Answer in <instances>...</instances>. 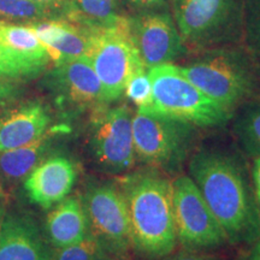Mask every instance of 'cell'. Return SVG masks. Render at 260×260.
Wrapping results in <instances>:
<instances>
[{
    "instance_id": "4dcf8cb0",
    "label": "cell",
    "mask_w": 260,
    "mask_h": 260,
    "mask_svg": "<svg viewBox=\"0 0 260 260\" xmlns=\"http://www.w3.org/2000/svg\"><path fill=\"white\" fill-rule=\"evenodd\" d=\"M240 260H260V239L251 243L248 251L242 255Z\"/></svg>"
},
{
    "instance_id": "7a4b0ae2",
    "label": "cell",
    "mask_w": 260,
    "mask_h": 260,
    "mask_svg": "<svg viewBox=\"0 0 260 260\" xmlns=\"http://www.w3.org/2000/svg\"><path fill=\"white\" fill-rule=\"evenodd\" d=\"M121 189L128 209L133 252L148 260L171 254L177 245L171 182L151 170L128 177Z\"/></svg>"
},
{
    "instance_id": "8fae6325",
    "label": "cell",
    "mask_w": 260,
    "mask_h": 260,
    "mask_svg": "<svg viewBox=\"0 0 260 260\" xmlns=\"http://www.w3.org/2000/svg\"><path fill=\"white\" fill-rule=\"evenodd\" d=\"M133 40L146 69L172 63L186 54L174 17L165 9L129 17Z\"/></svg>"
},
{
    "instance_id": "4fadbf2b",
    "label": "cell",
    "mask_w": 260,
    "mask_h": 260,
    "mask_svg": "<svg viewBox=\"0 0 260 260\" xmlns=\"http://www.w3.org/2000/svg\"><path fill=\"white\" fill-rule=\"evenodd\" d=\"M54 65L88 56L94 29L67 18L28 23Z\"/></svg>"
},
{
    "instance_id": "f1b7e54d",
    "label": "cell",
    "mask_w": 260,
    "mask_h": 260,
    "mask_svg": "<svg viewBox=\"0 0 260 260\" xmlns=\"http://www.w3.org/2000/svg\"><path fill=\"white\" fill-rule=\"evenodd\" d=\"M252 183H253V189H254V194H255L256 207H258V212L260 217V157L255 158L254 161H253Z\"/></svg>"
},
{
    "instance_id": "484cf974",
    "label": "cell",
    "mask_w": 260,
    "mask_h": 260,
    "mask_svg": "<svg viewBox=\"0 0 260 260\" xmlns=\"http://www.w3.org/2000/svg\"><path fill=\"white\" fill-rule=\"evenodd\" d=\"M102 251V245L89 233L82 241L57 249L53 260H93Z\"/></svg>"
},
{
    "instance_id": "d6a6232c",
    "label": "cell",
    "mask_w": 260,
    "mask_h": 260,
    "mask_svg": "<svg viewBox=\"0 0 260 260\" xmlns=\"http://www.w3.org/2000/svg\"><path fill=\"white\" fill-rule=\"evenodd\" d=\"M6 217V207L4 201L0 199V232H2L3 223H4V219Z\"/></svg>"
},
{
    "instance_id": "83f0119b",
    "label": "cell",
    "mask_w": 260,
    "mask_h": 260,
    "mask_svg": "<svg viewBox=\"0 0 260 260\" xmlns=\"http://www.w3.org/2000/svg\"><path fill=\"white\" fill-rule=\"evenodd\" d=\"M161 260H223L219 256L209 254L204 251H190V249H183L176 254H169L164 256Z\"/></svg>"
},
{
    "instance_id": "9c48e42d",
    "label": "cell",
    "mask_w": 260,
    "mask_h": 260,
    "mask_svg": "<svg viewBox=\"0 0 260 260\" xmlns=\"http://www.w3.org/2000/svg\"><path fill=\"white\" fill-rule=\"evenodd\" d=\"M171 191L177 242L184 249L207 251L228 242L223 229L190 176L182 175L172 180Z\"/></svg>"
},
{
    "instance_id": "7c38bea8",
    "label": "cell",
    "mask_w": 260,
    "mask_h": 260,
    "mask_svg": "<svg viewBox=\"0 0 260 260\" xmlns=\"http://www.w3.org/2000/svg\"><path fill=\"white\" fill-rule=\"evenodd\" d=\"M48 83L57 99L70 109L95 110L105 105L102 83L87 57L54 65Z\"/></svg>"
},
{
    "instance_id": "7402d4cb",
    "label": "cell",
    "mask_w": 260,
    "mask_h": 260,
    "mask_svg": "<svg viewBox=\"0 0 260 260\" xmlns=\"http://www.w3.org/2000/svg\"><path fill=\"white\" fill-rule=\"evenodd\" d=\"M67 8L54 6L32 0H0V17L10 21L39 22L65 18Z\"/></svg>"
},
{
    "instance_id": "6da1fadb",
    "label": "cell",
    "mask_w": 260,
    "mask_h": 260,
    "mask_svg": "<svg viewBox=\"0 0 260 260\" xmlns=\"http://www.w3.org/2000/svg\"><path fill=\"white\" fill-rule=\"evenodd\" d=\"M188 169L228 242L252 243L260 239L252 178L236 155L222 149H200L191 155Z\"/></svg>"
},
{
    "instance_id": "52a82bcc",
    "label": "cell",
    "mask_w": 260,
    "mask_h": 260,
    "mask_svg": "<svg viewBox=\"0 0 260 260\" xmlns=\"http://www.w3.org/2000/svg\"><path fill=\"white\" fill-rule=\"evenodd\" d=\"M87 58L102 83L105 105L118 102L132 75L146 69L133 40L129 17L111 27L94 29Z\"/></svg>"
},
{
    "instance_id": "44dd1931",
    "label": "cell",
    "mask_w": 260,
    "mask_h": 260,
    "mask_svg": "<svg viewBox=\"0 0 260 260\" xmlns=\"http://www.w3.org/2000/svg\"><path fill=\"white\" fill-rule=\"evenodd\" d=\"M233 132L248 157H260V93L236 110Z\"/></svg>"
},
{
    "instance_id": "d4e9b609",
    "label": "cell",
    "mask_w": 260,
    "mask_h": 260,
    "mask_svg": "<svg viewBox=\"0 0 260 260\" xmlns=\"http://www.w3.org/2000/svg\"><path fill=\"white\" fill-rule=\"evenodd\" d=\"M125 96L134 103L138 109L147 106L152 99V83L147 69L138 70L132 75L124 89Z\"/></svg>"
},
{
    "instance_id": "2e32d148",
    "label": "cell",
    "mask_w": 260,
    "mask_h": 260,
    "mask_svg": "<svg viewBox=\"0 0 260 260\" xmlns=\"http://www.w3.org/2000/svg\"><path fill=\"white\" fill-rule=\"evenodd\" d=\"M51 117L39 102L19 105L0 116V152L29 145L47 133Z\"/></svg>"
},
{
    "instance_id": "5bb4252c",
    "label": "cell",
    "mask_w": 260,
    "mask_h": 260,
    "mask_svg": "<svg viewBox=\"0 0 260 260\" xmlns=\"http://www.w3.org/2000/svg\"><path fill=\"white\" fill-rule=\"evenodd\" d=\"M76 181V169L69 158H48L30 171L24 188L31 201L42 209H50L64 200Z\"/></svg>"
},
{
    "instance_id": "9a60e30c",
    "label": "cell",
    "mask_w": 260,
    "mask_h": 260,
    "mask_svg": "<svg viewBox=\"0 0 260 260\" xmlns=\"http://www.w3.org/2000/svg\"><path fill=\"white\" fill-rule=\"evenodd\" d=\"M0 260H53V253L30 217L11 213L0 232Z\"/></svg>"
},
{
    "instance_id": "f546056e",
    "label": "cell",
    "mask_w": 260,
    "mask_h": 260,
    "mask_svg": "<svg viewBox=\"0 0 260 260\" xmlns=\"http://www.w3.org/2000/svg\"><path fill=\"white\" fill-rule=\"evenodd\" d=\"M17 87L9 81H0V104L9 102L10 99L16 96Z\"/></svg>"
},
{
    "instance_id": "e0dca14e",
    "label": "cell",
    "mask_w": 260,
    "mask_h": 260,
    "mask_svg": "<svg viewBox=\"0 0 260 260\" xmlns=\"http://www.w3.org/2000/svg\"><path fill=\"white\" fill-rule=\"evenodd\" d=\"M46 230L50 245L56 249L82 241L89 234L82 200L70 197L58 203L48 213Z\"/></svg>"
},
{
    "instance_id": "ba28073f",
    "label": "cell",
    "mask_w": 260,
    "mask_h": 260,
    "mask_svg": "<svg viewBox=\"0 0 260 260\" xmlns=\"http://www.w3.org/2000/svg\"><path fill=\"white\" fill-rule=\"evenodd\" d=\"M81 200L89 233L99 241L104 252L116 260H129L133 246L128 209L122 189L111 183L92 184Z\"/></svg>"
},
{
    "instance_id": "3957f363",
    "label": "cell",
    "mask_w": 260,
    "mask_h": 260,
    "mask_svg": "<svg viewBox=\"0 0 260 260\" xmlns=\"http://www.w3.org/2000/svg\"><path fill=\"white\" fill-rule=\"evenodd\" d=\"M178 68L205 95L233 115L260 93V64L246 48H209Z\"/></svg>"
},
{
    "instance_id": "30bf717a",
    "label": "cell",
    "mask_w": 260,
    "mask_h": 260,
    "mask_svg": "<svg viewBox=\"0 0 260 260\" xmlns=\"http://www.w3.org/2000/svg\"><path fill=\"white\" fill-rule=\"evenodd\" d=\"M89 149L100 170L121 175L135 164L133 113L125 105L94 110Z\"/></svg>"
},
{
    "instance_id": "8992f818",
    "label": "cell",
    "mask_w": 260,
    "mask_h": 260,
    "mask_svg": "<svg viewBox=\"0 0 260 260\" xmlns=\"http://www.w3.org/2000/svg\"><path fill=\"white\" fill-rule=\"evenodd\" d=\"M195 128L170 117L138 111L133 116L136 158L157 170L178 171L193 149Z\"/></svg>"
},
{
    "instance_id": "ffe728a7",
    "label": "cell",
    "mask_w": 260,
    "mask_h": 260,
    "mask_svg": "<svg viewBox=\"0 0 260 260\" xmlns=\"http://www.w3.org/2000/svg\"><path fill=\"white\" fill-rule=\"evenodd\" d=\"M50 134L46 133L31 144L0 152V172L10 180L28 176L46 153Z\"/></svg>"
},
{
    "instance_id": "d6986e66",
    "label": "cell",
    "mask_w": 260,
    "mask_h": 260,
    "mask_svg": "<svg viewBox=\"0 0 260 260\" xmlns=\"http://www.w3.org/2000/svg\"><path fill=\"white\" fill-rule=\"evenodd\" d=\"M0 42L16 54L44 69L51 61L46 48L28 24H5L0 22Z\"/></svg>"
},
{
    "instance_id": "277c9868",
    "label": "cell",
    "mask_w": 260,
    "mask_h": 260,
    "mask_svg": "<svg viewBox=\"0 0 260 260\" xmlns=\"http://www.w3.org/2000/svg\"><path fill=\"white\" fill-rule=\"evenodd\" d=\"M147 71L152 83V99L138 111L158 113L197 128L224 125L234 116L195 87L178 65L160 64Z\"/></svg>"
},
{
    "instance_id": "603a6c76",
    "label": "cell",
    "mask_w": 260,
    "mask_h": 260,
    "mask_svg": "<svg viewBox=\"0 0 260 260\" xmlns=\"http://www.w3.org/2000/svg\"><path fill=\"white\" fill-rule=\"evenodd\" d=\"M45 69L22 58L0 42V81L32 79Z\"/></svg>"
},
{
    "instance_id": "cb8c5ba5",
    "label": "cell",
    "mask_w": 260,
    "mask_h": 260,
    "mask_svg": "<svg viewBox=\"0 0 260 260\" xmlns=\"http://www.w3.org/2000/svg\"><path fill=\"white\" fill-rule=\"evenodd\" d=\"M242 38L246 50L260 64V0H243Z\"/></svg>"
},
{
    "instance_id": "4316f807",
    "label": "cell",
    "mask_w": 260,
    "mask_h": 260,
    "mask_svg": "<svg viewBox=\"0 0 260 260\" xmlns=\"http://www.w3.org/2000/svg\"><path fill=\"white\" fill-rule=\"evenodd\" d=\"M122 4L138 12L154 11L167 8L169 0H121Z\"/></svg>"
},
{
    "instance_id": "1f68e13d",
    "label": "cell",
    "mask_w": 260,
    "mask_h": 260,
    "mask_svg": "<svg viewBox=\"0 0 260 260\" xmlns=\"http://www.w3.org/2000/svg\"><path fill=\"white\" fill-rule=\"evenodd\" d=\"M32 2L44 3V4H50L54 6H60V8H67L69 0H32Z\"/></svg>"
},
{
    "instance_id": "ac0fdd59",
    "label": "cell",
    "mask_w": 260,
    "mask_h": 260,
    "mask_svg": "<svg viewBox=\"0 0 260 260\" xmlns=\"http://www.w3.org/2000/svg\"><path fill=\"white\" fill-rule=\"evenodd\" d=\"M121 0H69L65 18L86 27H111L128 16L123 14Z\"/></svg>"
},
{
    "instance_id": "836d02e7",
    "label": "cell",
    "mask_w": 260,
    "mask_h": 260,
    "mask_svg": "<svg viewBox=\"0 0 260 260\" xmlns=\"http://www.w3.org/2000/svg\"><path fill=\"white\" fill-rule=\"evenodd\" d=\"M93 260H116L115 258H113V256H111L110 254H107L106 252H104V251H102L99 253V254H98L95 258H94Z\"/></svg>"
},
{
    "instance_id": "5b68a950",
    "label": "cell",
    "mask_w": 260,
    "mask_h": 260,
    "mask_svg": "<svg viewBox=\"0 0 260 260\" xmlns=\"http://www.w3.org/2000/svg\"><path fill=\"white\" fill-rule=\"evenodd\" d=\"M184 46L204 51L242 37L243 0H171Z\"/></svg>"
}]
</instances>
